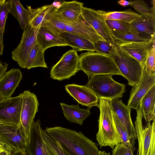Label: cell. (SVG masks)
<instances>
[{"label":"cell","mask_w":155,"mask_h":155,"mask_svg":"<svg viewBox=\"0 0 155 155\" xmlns=\"http://www.w3.org/2000/svg\"><path fill=\"white\" fill-rule=\"evenodd\" d=\"M45 130L51 139L58 142L72 155L98 154L97 144L80 131L60 126L47 127Z\"/></svg>","instance_id":"6da1fadb"},{"label":"cell","mask_w":155,"mask_h":155,"mask_svg":"<svg viewBox=\"0 0 155 155\" xmlns=\"http://www.w3.org/2000/svg\"><path fill=\"white\" fill-rule=\"evenodd\" d=\"M97 107L100 110L98 131L96 140L100 148L108 146L113 150L121 142L114 122L111 106V100L101 98Z\"/></svg>","instance_id":"7a4b0ae2"},{"label":"cell","mask_w":155,"mask_h":155,"mask_svg":"<svg viewBox=\"0 0 155 155\" xmlns=\"http://www.w3.org/2000/svg\"><path fill=\"white\" fill-rule=\"evenodd\" d=\"M78 69L83 71L89 79L101 74L122 76L112 56L96 52L81 54L79 56Z\"/></svg>","instance_id":"3957f363"},{"label":"cell","mask_w":155,"mask_h":155,"mask_svg":"<svg viewBox=\"0 0 155 155\" xmlns=\"http://www.w3.org/2000/svg\"><path fill=\"white\" fill-rule=\"evenodd\" d=\"M112 76L109 74L95 75L89 79L86 85L99 99H119L126 91L125 85L115 81Z\"/></svg>","instance_id":"277c9868"},{"label":"cell","mask_w":155,"mask_h":155,"mask_svg":"<svg viewBox=\"0 0 155 155\" xmlns=\"http://www.w3.org/2000/svg\"><path fill=\"white\" fill-rule=\"evenodd\" d=\"M113 58L122 76L128 81V84L134 86L140 80L144 68L137 60L123 50L115 42Z\"/></svg>","instance_id":"5b68a950"},{"label":"cell","mask_w":155,"mask_h":155,"mask_svg":"<svg viewBox=\"0 0 155 155\" xmlns=\"http://www.w3.org/2000/svg\"><path fill=\"white\" fill-rule=\"evenodd\" d=\"M137 115L135 122L136 133L138 139L137 155H155V119L151 124H142L143 115L139 107L136 110Z\"/></svg>","instance_id":"8992f818"},{"label":"cell","mask_w":155,"mask_h":155,"mask_svg":"<svg viewBox=\"0 0 155 155\" xmlns=\"http://www.w3.org/2000/svg\"><path fill=\"white\" fill-rule=\"evenodd\" d=\"M39 105L37 97L34 93L27 90L22 93L20 125L27 146L30 141L32 125Z\"/></svg>","instance_id":"52a82bcc"},{"label":"cell","mask_w":155,"mask_h":155,"mask_svg":"<svg viewBox=\"0 0 155 155\" xmlns=\"http://www.w3.org/2000/svg\"><path fill=\"white\" fill-rule=\"evenodd\" d=\"M79 56L74 49L64 53L51 70V78L58 81L69 79L79 71Z\"/></svg>","instance_id":"ba28073f"},{"label":"cell","mask_w":155,"mask_h":155,"mask_svg":"<svg viewBox=\"0 0 155 155\" xmlns=\"http://www.w3.org/2000/svg\"><path fill=\"white\" fill-rule=\"evenodd\" d=\"M39 29L32 28L29 25L23 31L19 44L12 52V59L17 62L19 66L22 68H25L29 54L37 43L36 37Z\"/></svg>","instance_id":"9c48e42d"},{"label":"cell","mask_w":155,"mask_h":155,"mask_svg":"<svg viewBox=\"0 0 155 155\" xmlns=\"http://www.w3.org/2000/svg\"><path fill=\"white\" fill-rule=\"evenodd\" d=\"M0 140L11 151L25 152L27 145L20 125L0 123Z\"/></svg>","instance_id":"30bf717a"},{"label":"cell","mask_w":155,"mask_h":155,"mask_svg":"<svg viewBox=\"0 0 155 155\" xmlns=\"http://www.w3.org/2000/svg\"><path fill=\"white\" fill-rule=\"evenodd\" d=\"M81 15L85 20L104 41L115 45V41L108 27L104 11L95 10L84 7Z\"/></svg>","instance_id":"8fae6325"},{"label":"cell","mask_w":155,"mask_h":155,"mask_svg":"<svg viewBox=\"0 0 155 155\" xmlns=\"http://www.w3.org/2000/svg\"><path fill=\"white\" fill-rule=\"evenodd\" d=\"M22 104V93L0 101V121L2 123L18 125Z\"/></svg>","instance_id":"7c38bea8"},{"label":"cell","mask_w":155,"mask_h":155,"mask_svg":"<svg viewBox=\"0 0 155 155\" xmlns=\"http://www.w3.org/2000/svg\"><path fill=\"white\" fill-rule=\"evenodd\" d=\"M154 85L155 74H149L144 69L140 80L133 86L130 91L127 106L137 110L143 97Z\"/></svg>","instance_id":"4fadbf2b"},{"label":"cell","mask_w":155,"mask_h":155,"mask_svg":"<svg viewBox=\"0 0 155 155\" xmlns=\"http://www.w3.org/2000/svg\"><path fill=\"white\" fill-rule=\"evenodd\" d=\"M111 106L113 113L126 129L131 139V144L134 145L137 136L135 127L131 117V109L119 99L111 100Z\"/></svg>","instance_id":"5bb4252c"},{"label":"cell","mask_w":155,"mask_h":155,"mask_svg":"<svg viewBox=\"0 0 155 155\" xmlns=\"http://www.w3.org/2000/svg\"><path fill=\"white\" fill-rule=\"evenodd\" d=\"M65 88L66 91L78 104L90 108L97 106L99 99L86 85L68 84L65 86Z\"/></svg>","instance_id":"9a60e30c"},{"label":"cell","mask_w":155,"mask_h":155,"mask_svg":"<svg viewBox=\"0 0 155 155\" xmlns=\"http://www.w3.org/2000/svg\"><path fill=\"white\" fill-rule=\"evenodd\" d=\"M115 42L123 50L138 61L144 68L148 52L155 43V38L147 42Z\"/></svg>","instance_id":"2e32d148"},{"label":"cell","mask_w":155,"mask_h":155,"mask_svg":"<svg viewBox=\"0 0 155 155\" xmlns=\"http://www.w3.org/2000/svg\"><path fill=\"white\" fill-rule=\"evenodd\" d=\"M65 31L74 34L93 43L104 41L85 20L81 14L75 21L67 23Z\"/></svg>","instance_id":"e0dca14e"},{"label":"cell","mask_w":155,"mask_h":155,"mask_svg":"<svg viewBox=\"0 0 155 155\" xmlns=\"http://www.w3.org/2000/svg\"><path fill=\"white\" fill-rule=\"evenodd\" d=\"M22 78L19 69L12 68L5 72L0 78V93L4 99L11 97Z\"/></svg>","instance_id":"ac0fdd59"},{"label":"cell","mask_w":155,"mask_h":155,"mask_svg":"<svg viewBox=\"0 0 155 155\" xmlns=\"http://www.w3.org/2000/svg\"><path fill=\"white\" fill-rule=\"evenodd\" d=\"M84 3L74 0L64 1L54 11L58 16L66 23L76 21L81 14Z\"/></svg>","instance_id":"d6986e66"},{"label":"cell","mask_w":155,"mask_h":155,"mask_svg":"<svg viewBox=\"0 0 155 155\" xmlns=\"http://www.w3.org/2000/svg\"><path fill=\"white\" fill-rule=\"evenodd\" d=\"M40 120H34L32 127L30 139L27 145L26 152L28 155H46V145L41 133Z\"/></svg>","instance_id":"ffe728a7"},{"label":"cell","mask_w":155,"mask_h":155,"mask_svg":"<svg viewBox=\"0 0 155 155\" xmlns=\"http://www.w3.org/2000/svg\"><path fill=\"white\" fill-rule=\"evenodd\" d=\"M36 41L44 51L53 47L68 46L60 35L55 33L45 26L41 27L38 29Z\"/></svg>","instance_id":"44dd1931"},{"label":"cell","mask_w":155,"mask_h":155,"mask_svg":"<svg viewBox=\"0 0 155 155\" xmlns=\"http://www.w3.org/2000/svg\"><path fill=\"white\" fill-rule=\"evenodd\" d=\"M133 33L152 39L155 38V14L143 16L130 23Z\"/></svg>","instance_id":"7402d4cb"},{"label":"cell","mask_w":155,"mask_h":155,"mask_svg":"<svg viewBox=\"0 0 155 155\" xmlns=\"http://www.w3.org/2000/svg\"><path fill=\"white\" fill-rule=\"evenodd\" d=\"M60 105L64 117L70 123L82 125L84 120L91 114L90 108L83 109L77 105H68L61 103Z\"/></svg>","instance_id":"603a6c76"},{"label":"cell","mask_w":155,"mask_h":155,"mask_svg":"<svg viewBox=\"0 0 155 155\" xmlns=\"http://www.w3.org/2000/svg\"><path fill=\"white\" fill-rule=\"evenodd\" d=\"M68 46H71L77 52L84 50L95 51L93 43L74 34L65 31L60 34Z\"/></svg>","instance_id":"cb8c5ba5"},{"label":"cell","mask_w":155,"mask_h":155,"mask_svg":"<svg viewBox=\"0 0 155 155\" xmlns=\"http://www.w3.org/2000/svg\"><path fill=\"white\" fill-rule=\"evenodd\" d=\"M155 85L143 97L139 105L143 117L147 123L155 119Z\"/></svg>","instance_id":"d4e9b609"},{"label":"cell","mask_w":155,"mask_h":155,"mask_svg":"<svg viewBox=\"0 0 155 155\" xmlns=\"http://www.w3.org/2000/svg\"><path fill=\"white\" fill-rule=\"evenodd\" d=\"M27 6L30 13L29 25L32 28H39L43 26L48 14L55 6L52 4L35 8Z\"/></svg>","instance_id":"484cf974"},{"label":"cell","mask_w":155,"mask_h":155,"mask_svg":"<svg viewBox=\"0 0 155 155\" xmlns=\"http://www.w3.org/2000/svg\"><path fill=\"white\" fill-rule=\"evenodd\" d=\"M11 8L10 12L18 21L20 27L25 30L29 25L30 13L28 8L23 7L18 0H11Z\"/></svg>","instance_id":"4316f807"},{"label":"cell","mask_w":155,"mask_h":155,"mask_svg":"<svg viewBox=\"0 0 155 155\" xmlns=\"http://www.w3.org/2000/svg\"><path fill=\"white\" fill-rule=\"evenodd\" d=\"M37 43L31 51L25 64V69H30L38 67L48 68L44 58V53Z\"/></svg>","instance_id":"83f0119b"},{"label":"cell","mask_w":155,"mask_h":155,"mask_svg":"<svg viewBox=\"0 0 155 155\" xmlns=\"http://www.w3.org/2000/svg\"><path fill=\"white\" fill-rule=\"evenodd\" d=\"M104 15L106 20H118L130 24L141 17L130 9L123 11H104Z\"/></svg>","instance_id":"f1b7e54d"},{"label":"cell","mask_w":155,"mask_h":155,"mask_svg":"<svg viewBox=\"0 0 155 155\" xmlns=\"http://www.w3.org/2000/svg\"><path fill=\"white\" fill-rule=\"evenodd\" d=\"M55 7L48 14L42 26H46L55 33L60 35L65 31L67 23L55 12Z\"/></svg>","instance_id":"f546056e"},{"label":"cell","mask_w":155,"mask_h":155,"mask_svg":"<svg viewBox=\"0 0 155 155\" xmlns=\"http://www.w3.org/2000/svg\"><path fill=\"white\" fill-rule=\"evenodd\" d=\"M11 8V0H0V56L2 55L3 52V34L5 31L6 20Z\"/></svg>","instance_id":"4dcf8cb0"},{"label":"cell","mask_w":155,"mask_h":155,"mask_svg":"<svg viewBox=\"0 0 155 155\" xmlns=\"http://www.w3.org/2000/svg\"><path fill=\"white\" fill-rule=\"evenodd\" d=\"M112 36L116 41L121 42H144L150 41V39L142 35L131 32L122 33L110 31Z\"/></svg>","instance_id":"1f68e13d"},{"label":"cell","mask_w":155,"mask_h":155,"mask_svg":"<svg viewBox=\"0 0 155 155\" xmlns=\"http://www.w3.org/2000/svg\"><path fill=\"white\" fill-rule=\"evenodd\" d=\"M44 142L54 155H72L64 149L60 143L51 139L45 130L41 129Z\"/></svg>","instance_id":"d6a6232c"},{"label":"cell","mask_w":155,"mask_h":155,"mask_svg":"<svg viewBox=\"0 0 155 155\" xmlns=\"http://www.w3.org/2000/svg\"><path fill=\"white\" fill-rule=\"evenodd\" d=\"M130 6L133 7L141 16H145L155 14V2H152L153 6L150 8L143 0L130 1Z\"/></svg>","instance_id":"836d02e7"},{"label":"cell","mask_w":155,"mask_h":155,"mask_svg":"<svg viewBox=\"0 0 155 155\" xmlns=\"http://www.w3.org/2000/svg\"><path fill=\"white\" fill-rule=\"evenodd\" d=\"M106 22L110 31L122 33L130 32L133 33L130 23L112 20H106Z\"/></svg>","instance_id":"e575fe53"},{"label":"cell","mask_w":155,"mask_h":155,"mask_svg":"<svg viewBox=\"0 0 155 155\" xmlns=\"http://www.w3.org/2000/svg\"><path fill=\"white\" fill-rule=\"evenodd\" d=\"M95 51L102 54L112 56L115 49V44L105 41L98 40L93 43Z\"/></svg>","instance_id":"d590c367"},{"label":"cell","mask_w":155,"mask_h":155,"mask_svg":"<svg viewBox=\"0 0 155 155\" xmlns=\"http://www.w3.org/2000/svg\"><path fill=\"white\" fill-rule=\"evenodd\" d=\"M144 69L146 72L149 74H155V43L148 52Z\"/></svg>","instance_id":"8d00e7d4"},{"label":"cell","mask_w":155,"mask_h":155,"mask_svg":"<svg viewBox=\"0 0 155 155\" xmlns=\"http://www.w3.org/2000/svg\"><path fill=\"white\" fill-rule=\"evenodd\" d=\"M113 115L117 130L121 139V143L126 144L131 143V139L126 129L119 121L116 115L113 113Z\"/></svg>","instance_id":"74e56055"},{"label":"cell","mask_w":155,"mask_h":155,"mask_svg":"<svg viewBox=\"0 0 155 155\" xmlns=\"http://www.w3.org/2000/svg\"><path fill=\"white\" fill-rule=\"evenodd\" d=\"M112 155H124L123 144L120 143L115 147L112 151Z\"/></svg>","instance_id":"f35d334b"},{"label":"cell","mask_w":155,"mask_h":155,"mask_svg":"<svg viewBox=\"0 0 155 155\" xmlns=\"http://www.w3.org/2000/svg\"><path fill=\"white\" fill-rule=\"evenodd\" d=\"M122 144L124 148V155H133L134 150V146L132 145L131 143Z\"/></svg>","instance_id":"ab89813d"},{"label":"cell","mask_w":155,"mask_h":155,"mask_svg":"<svg viewBox=\"0 0 155 155\" xmlns=\"http://www.w3.org/2000/svg\"><path fill=\"white\" fill-rule=\"evenodd\" d=\"M8 65L6 62H2L0 59V78L6 72Z\"/></svg>","instance_id":"60d3db41"},{"label":"cell","mask_w":155,"mask_h":155,"mask_svg":"<svg viewBox=\"0 0 155 155\" xmlns=\"http://www.w3.org/2000/svg\"><path fill=\"white\" fill-rule=\"evenodd\" d=\"M119 5L123 7H126L129 5L130 4V1H127L124 0H121L117 1Z\"/></svg>","instance_id":"b9f144b4"},{"label":"cell","mask_w":155,"mask_h":155,"mask_svg":"<svg viewBox=\"0 0 155 155\" xmlns=\"http://www.w3.org/2000/svg\"><path fill=\"white\" fill-rule=\"evenodd\" d=\"M10 155H28L26 152H21L19 151H11Z\"/></svg>","instance_id":"7bdbcfd3"},{"label":"cell","mask_w":155,"mask_h":155,"mask_svg":"<svg viewBox=\"0 0 155 155\" xmlns=\"http://www.w3.org/2000/svg\"><path fill=\"white\" fill-rule=\"evenodd\" d=\"M11 150L4 149H0V155H6L7 152Z\"/></svg>","instance_id":"ee69618b"},{"label":"cell","mask_w":155,"mask_h":155,"mask_svg":"<svg viewBox=\"0 0 155 155\" xmlns=\"http://www.w3.org/2000/svg\"><path fill=\"white\" fill-rule=\"evenodd\" d=\"M98 155H111L109 153H107L104 151L99 150Z\"/></svg>","instance_id":"f6af8a7d"},{"label":"cell","mask_w":155,"mask_h":155,"mask_svg":"<svg viewBox=\"0 0 155 155\" xmlns=\"http://www.w3.org/2000/svg\"><path fill=\"white\" fill-rule=\"evenodd\" d=\"M4 99V98L0 93V101Z\"/></svg>","instance_id":"bcb514c9"},{"label":"cell","mask_w":155,"mask_h":155,"mask_svg":"<svg viewBox=\"0 0 155 155\" xmlns=\"http://www.w3.org/2000/svg\"><path fill=\"white\" fill-rule=\"evenodd\" d=\"M11 150H10L7 152L6 155H10Z\"/></svg>","instance_id":"7dc6e473"},{"label":"cell","mask_w":155,"mask_h":155,"mask_svg":"<svg viewBox=\"0 0 155 155\" xmlns=\"http://www.w3.org/2000/svg\"><path fill=\"white\" fill-rule=\"evenodd\" d=\"M2 122L0 121V123H2Z\"/></svg>","instance_id":"c3c4849f"},{"label":"cell","mask_w":155,"mask_h":155,"mask_svg":"<svg viewBox=\"0 0 155 155\" xmlns=\"http://www.w3.org/2000/svg\"></svg>","instance_id":"681fc988"}]
</instances>
